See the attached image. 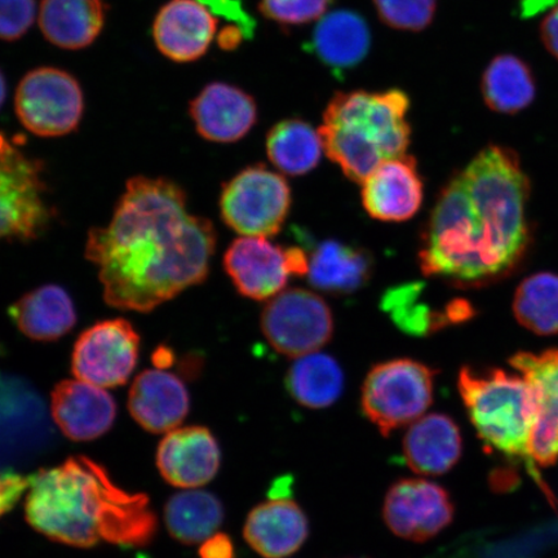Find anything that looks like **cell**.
<instances>
[{"label": "cell", "mask_w": 558, "mask_h": 558, "mask_svg": "<svg viewBox=\"0 0 558 558\" xmlns=\"http://www.w3.org/2000/svg\"><path fill=\"white\" fill-rule=\"evenodd\" d=\"M450 494L432 481L407 478L390 486L383 519L395 535L423 543L442 532L453 520Z\"/></svg>", "instance_id": "cell-13"}, {"label": "cell", "mask_w": 558, "mask_h": 558, "mask_svg": "<svg viewBox=\"0 0 558 558\" xmlns=\"http://www.w3.org/2000/svg\"><path fill=\"white\" fill-rule=\"evenodd\" d=\"M31 487V478L13 471H0V519L12 511Z\"/></svg>", "instance_id": "cell-38"}, {"label": "cell", "mask_w": 558, "mask_h": 558, "mask_svg": "<svg viewBox=\"0 0 558 558\" xmlns=\"http://www.w3.org/2000/svg\"><path fill=\"white\" fill-rule=\"evenodd\" d=\"M458 389L474 428L488 448L508 457L530 456L536 400L523 376L465 366L460 369Z\"/></svg>", "instance_id": "cell-5"}, {"label": "cell", "mask_w": 558, "mask_h": 558, "mask_svg": "<svg viewBox=\"0 0 558 558\" xmlns=\"http://www.w3.org/2000/svg\"><path fill=\"white\" fill-rule=\"evenodd\" d=\"M291 208L288 181L264 165L247 167L222 190L221 218L243 236H271L282 229Z\"/></svg>", "instance_id": "cell-8"}, {"label": "cell", "mask_w": 558, "mask_h": 558, "mask_svg": "<svg viewBox=\"0 0 558 558\" xmlns=\"http://www.w3.org/2000/svg\"><path fill=\"white\" fill-rule=\"evenodd\" d=\"M201 558H235L234 543L225 533L209 536L199 548Z\"/></svg>", "instance_id": "cell-39"}, {"label": "cell", "mask_w": 558, "mask_h": 558, "mask_svg": "<svg viewBox=\"0 0 558 558\" xmlns=\"http://www.w3.org/2000/svg\"><path fill=\"white\" fill-rule=\"evenodd\" d=\"M332 0H260L263 15L277 24L295 26L323 19Z\"/></svg>", "instance_id": "cell-34"}, {"label": "cell", "mask_w": 558, "mask_h": 558, "mask_svg": "<svg viewBox=\"0 0 558 558\" xmlns=\"http://www.w3.org/2000/svg\"><path fill=\"white\" fill-rule=\"evenodd\" d=\"M417 284L404 286V288L390 291L384 300V308L392 314L395 323L403 331L413 335H425L441 329L448 323V317L434 314L428 306L416 303Z\"/></svg>", "instance_id": "cell-32"}, {"label": "cell", "mask_w": 558, "mask_h": 558, "mask_svg": "<svg viewBox=\"0 0 558 558\" xmlns=\"http://www.w3.org/2000/svg\"><path fill=\"white\" fill-rule=\"evenodd\" d=\"M10 316L25 337L35 341H54L76 324L72 298L56 284L27 292L10 308Z\"/></svg>", "instance_id": "cell-24"}, {"label": "cell", "mask_w": 558, "mask_h": 558, "mask_svg": "<svg viewBox=\"0 0 558 558\" xmlns=\"http://www.w3.org/2000/svg\"><path fill=\"white\" fill-rule=\"evenodd\" d=\"M384 24L404 32H422L434 21L437 0H374Z\"/></svg>", "instance_id": "cell-33"}, {"label": "cell", "mask_w": 558, "mask_h": 558, "mask_svg": "<svg viewBox=\"0 0 558 558\" xmlns=\"http://www.w3.org/2000/svg\"><path fill=\"white\" fill-rule=\"evenodd\" d=\"M324 151L319 131L302 120L279 122L267 137L270 162L289 177H303L316 169Z\"/></svg>", "instance_id": "cell-29"}, {"label": "cell", "mask_w": 558, "mask_h": 558, "mask_svg": "<svg viewBox=\"0 0 558 558\" xmlns=\"http://www.w3.org/2000/svg\"><path fill=\"white\" fill-rule=\"evenodd\" d=\"M243 38H247L246 34L241 29L239 25L226 26L218 34V44L226 51H233L242 44Z\"/></svg>", "instance_id": "cell-41"}, {"label": "cell", "mask_w": 558, "mask_h": 558, "mask_svg": "<svg viewBox=\"0 0 558 558\" xmlns=\"http://www.w3.org/2000/svg\"><path fill=\"white\" fill-rule=\"evenodd\" d=\"M513 312L519 323L538 335L558 332V276L529 277L515 291Z\"/></svg>", "instance_id": "cell-30"}, {"label": "cell", "mask_w": 558, "mask_h": 558, "mask_svg": "<svg viewBox=\"0 0 558 558\" xmlns=\"http://www.w3.org/2000/svg\"><path fill=\"white\" fill-rule=\"evenodd\" d=\"M529 187L512 150L481 151L439 194L418 251L423 274L465 286L513 268L527 246Z\"/></svg>", "instance_id": "cell-2"}, {"label": "cell", "mask_w": 558, "mask_h": 558, "mask_svg": "<svg viewBox=\"0 0 558 558\" xmlns=\"http://www.w3.org/2000/svg\"><path fill=\"white\" fill-rule=\"evenodd\" d=\"M260 326L278 353L298 359L329 343L333 317L330 306L316 292L290 289L269 299Z\"/></svg>", "instance_id": "cell-10"}, {"label": "cell", "mask_w": 558, "mask_h": 558, "mask_svg": "<svg viewBox=\"0 0 558 558\" xmlns=\"http://www.w3.org/2000/svg\"><path fill=\"white\" fill-rule=\"evenodd\" d=\"M52 417L73 441H93L113 427L117 403L107 390L82 380L60 381L52 390Z\"/></svg>", "instance_id": "cell-17"}, {"label": "cell", "mask_w": 558, "mask_h": 558, "mask_svg": "<svg viewBox=\"0 0 558 558\" xmlns=\"http://www.w3.org/2000/svg\"><path fill=\"white\" fill-rule=\"evenodd\" d=\"M51 218L41 166L0 134V241L35 239Z\"/></svg>", "instance_id": "cell-7"}, {"label": "cell", "mask_w": 558, "mask_h": 558, "mask_svg": "<svg viewBox=\"0 0 558 558\" xmlns=\"http://www.w3.org/2000/svg\"><path fill=\"white\" fill-rule=\"evenodd\" d=\"M16 114L32 134L64 136L78 128L85 97L78 81L58 68H38L27 73L16 89Z\"/></svg>", "instance_id": "cell-9"}, {"label": "cell", "mask_w": 558, "mask_h": 558, "mask_svg": "<svg viewBox=\"0 0 558 558\" xmlns=\"http://www.w3.org/2000/svg\"><path fill=\"white\" fill-rule=\"evenodd\" d=\"M216 233L192 215L181 187L166 179H131L104 228L90 230L86 256L99 269L113 308L148 313L205 281Z\"/></svg>", "instance_id": "cell-1"}, {"label": "cell", "mask_w": 558, "mask_h": 558, "mask_svg": "<svg viewBox=\"0 0 558 558\" xmlns=\"http://www.w3.org/2000/svg\"><path fill=\"white\" fill-rule=\"evenodd\" d=\"M410 99L403 90L339 93L327 105L318 129L327 156L354 183L376 167L407 155Z\"/></svg>", "instance_id": "cell-4"}, {"label": "cell", "mask_w": 558, "mask_h": 558, "mask_svg": "<svg viewBox=\"0 0 558 558\" xmlns=\"http://www.w3.org/2000/svg\"><path fill=\"white\" fill-rule=\"evenodd\" d=\"M7 95V86H5V78L2 73V70H0V108L3 107L4 100Z\"/></svg>", "instance_id": "cell-42"}, {"label": "cell", "mask_w": 558, "mask_h": 558, "mask_svg": "<svg viewBox=\"0 0 558 558\" xmlns=\"http://www.w3.org/2000/svg\"><path fill=\"white\" fill-rule=\"evenodd\" d=\"M215 16L226 17L230 23L239 25L247 38L253 37L255 21L242 9L240 0H199Z\"/></svg>", "instance_id": "cell-37"}, {"label": "cell", "mask_w": 558, "mask_h": 558, "mask_svg": "<svg viewBox=\"0 0 558 558\" xmlns=\"http://www.w3.org/2000/svg\"><path fill=\"white\" fill-rule=\"evenodd\" d=\"M541 38L547 50L558 60V4L543 20Z\"/></svg>", "instance_id": "cell-40"}, {"label": "cell", "mask_w": 558, "mask_h": 558, "mask_svg": "<svg viewBox=\"0 0 558 558\" xmlns=\"http://www.w3.org/2000/svg\"><path fill=\"white\" fill-rule=\"evenodd\" d=\"M218 19L199 0H170L157 13L153 38L160 53L174 62H193L206 54Z\"/></svg>", "instance_id": "cell-16"}, {"label": "cell", "mask_w": 558, "mask_h": 558, "mask_svg": "<svg viewBox=\"0 0 558 558\" xmlns=\"http://www.w3.org/2000/svg\"><path fill=\"white\" fill-rule=\"evenodd\" d=\"M424 185L416 160L403 155L376 167L362 183V204L374 219L402 222L421 209Z\"/></svg>", "instance_id": "cell-15"}, {"label": "cell", "mask_w": 558, "mask_h": 558, "mask_svg": "<svg viewBox=\"0 0 558 558\" xmlns=\"http://www.w3.org/2000/svg\"><path fill=\"white\" fill-rule=\"evenodd\" d=\"M129 410L149 434H169L190 414L191 396L183 380L165 369H146L130 389Z\"/></svg>", "instance_id": "cell-18"}, {"label": "cell", "mask_w": 558, "mask_h": 558, "mask_svg": "<svg viewBox=\"0 0 558 558\" xmlns=\"http://www.w3.org/2000/svg\"><path fill=\"white\" fill-rule=\"evenodd\" d=\"M37 19V0H0V40L23 38Z\"/></svg>", "instance_id": "cell-36"}, {"label": "cell", "mask_w": 558, "mask_h": 558, "mask_svg": "<svg viewBox=\"0 0 558 558\" xmlns=\"http://www.w3.org/2000/svg\"><path fill=\"white\" fill-rule=\"evenodd\" d=\"M244 541L265 558H283L298 553L310 536V522L302 507L289 499L256 506L243 527Z\"/></svg>", "instance_id": "cell-20"}, {"label": "cell", "mask_w": 558, "mask_h": 558, "mask_svg": "<svg viewBox=\"0 0 558 558\" xmlns=\"http://www.w3.org/2000/svg\"><path fill=\"white\" fill-rule=\"evenodd\" d=\"M105 16L102 0H41L38 23L50 44L75 51L94 44Z\"/></svg>", "instance_id": "cell-22"}, {"label": "cell", "mask_w": 558, "mask_h": 558, "mask_svg": "<svg viewBox=\"0 0 558 558\" xmlns=\"http://www.w3.org/2000/svg\"><path fill=\"white\" fill-rule=\"evenodd\" d=\"M25 514L46 538L76 548L100 542L145 547L158 532L148 495L123 490L105 466L85 456L33 474Z\"/></svg>", "instance_id": "cell-3"}, {"label": "cell", "mask_w": 558, "mask_h": 558, "mask_svg": "<svg viewBox=\"0 0 558 558\" xmlns=\"http://www.w3.org/2000/svg\"><path fill=\"white\" fill-rule=\"evenodd\" d=\"M529 453L541 466L558 462V421L546 411L536 409Z\"/></svg>", "instance_id": "cell-35"}, {"label": "cell", "mask_w": 558, "mask_h": 558, "mask_svg": "<svg viewBox=\"0 0 558 558\" xmlns=\"http://www.w3.org/2000/svg\"><path fill=\"white\" fill-rule=\"evenodd\" d=\"M313 51L325 65L347 70L359 65L372 46L366 21L352 11L327 13L314 29Z\"/></svg>", "instance_id": "cell-25"}, {"label": "cell", "mask_w": 558, "mask_h": 558, "mask_svg": "<svg viewBox=\"0 0 558 558\" xmlns=\"http://www.w3.org/2000/svg\"><path fill=\"white\" fill-rule=\"evenodd\" d=\"M372 275L373 257L366 250L333 240L313 250L306 274L313 288L335 295L361 290Z\"/></svg>", "instance_id": "cell-23"}, {"label": "cell", "mask_w": 558, "mask_h": 558, "mask_svg": "<svg viewBox=\"0 0 558 558\" xmlns=\"http://www.w3.org/2000/svg\"><path fill=\"white\" fill-rule=\"evenodd\" d=\"M225 267L244 298L269 300L282 292L292 276H305L308 255L300 247L283 248L265 236H242L230 244Z\"/></svg>", "instance_id": "cell-11"}, {"label": "cell", "mask_w": 558, "mask_h": 558, "mask_svg": "<svg viewBox=\"0 0 558 558\" xmlns=\"http://www.w3.org/2000/svg\"><path fill=\"white\" fill-rule=\"evenodd\" d=\"M220 499L208 492L174 494L165 507V522L173 539L193 546L213 536L225 521Z\"/></svg>", "instance_id": "cell-27"}, {"label": "cell", "mask_w": 558, "mask_h": 558, "mask_svg": "<svg viewBox=\"0 0 558 558\" xmlns=\"http://www.w3.org/2000/svg\"><path fill=\"white\" fill-rule=\"evenodd\" d=\"M140 337L123 318L101 320L81 333L73 349L76 379L101 388L121 387L135 372Z\"/></svg>", "instance_id": "cell-12"}, {"label": "cell", "mask_w": 558, "mask_h": 558, "mask_svg": "<svg viewBox=\"0 0 558 558\" xmlns=\"http://www.w3.org/2000/svg\"><path fill=\"white\" fill-rule=\"evenodd\" d=\"M221 465L218 439L206 427L173 429L159 442L157 466L166 483L183 488L213 481Z\"/></svg>", "instance_id": "cell-14"}, {"label": "cell", "mask_w": 558, "mask_h": 558, "mask_svg": "<svg viewBox=\"0 0 558 558\" xmlns=\"http://www.w3.org/2000/svg\"><path fill=\"white\" fill-rule=\"evenodd\" d=\"M402 449L411 471L422 476H441L462 457V434L449 415H425L410 425Z\"/></svg>", "instance_id": "cell-21"}, {"label": "cell", "mask_w": 558, "mask_h": 558, "mask_svg": "<svg viewBox=\"0 0 558 558\" xmlns=\"http://www.w3.org/2000/svg\"><path fill=\"white\" fill-rule=\"evenodd\" d=\"M191 116L198 134L208 142H239L254 128L256 102L243 89L215 82L201 90L191 104Z\"/></svg>", "instance_id": "cell-19"}, {"label": "cell", "mask_w": 558, "mask_h": 558, "mask_svg": "<svg viewBox=\"0 0 558 558\" xmlns=\"http://www.w3.org/2000/svg\"><path fill=\"white\" fill-rule=\"evenodd\" d=\"M509 362L532 386L536 409L558 421V349L542 354L518 353Z\"/></svg>", "instance_id": "cell-31"}, {"label": "cell", "mask_w": 558, "mask_h": 558, "mask_svg": "<svg viewBox=\"0 0 558 558\" xmlns=\"http://www.w3.org/2000/svg\"><path fill=\"white\" fill-rule=\"evenodd\" d=\"M483 95L492 110L501 114L519 113L535 97L532 69L518 56H497L485 70Z\"/></svg>", "instance_id": "cell-28"}, {"label": "cell", "mask_w": 558, "mask_h": 558, "mask_svg": "<svg viewBox=\"0 0 558 558\" xmlns=\"http://www.w3.org/2000/svg\"><path fill=\"white\" fill-rule=\"evenodd\" d=\"M436 372L422 362L396 359L369 369L361 408L383 436L413 424L434 402Z\"/></svg>", "instance_id": "cell-6"}, {"label": "cell", "mask_w": 558, "mask_h": 558, "mask_svg": "<svg viewBox=\"0 0 558 558\" xmlns=\"http://www.w3.org/2000/svg\"><path fill=\"white\" fill-rule=\"evenodd\" d=\"M344 373L339 362L325 353H310L298 357L286 376L289 393L304 408H330L344 390Z\"/></svg>", "instance_id": "cell-26"}]
</instances>
